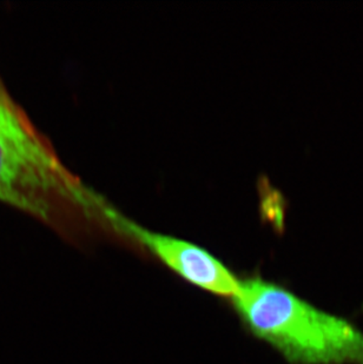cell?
Segmentation results:
<instances>
[{
    "mask_svg": "<svg viewBox=\"0 0 363 364\" xmlns=\"http://www.w3.org/2000/svg\"><path fill=\"white\" fill-rule=\"evenodd\" d=\"M233 306L248 329L294 364H363V331L280 285L240 281Z\"/></svg>",
    "mask_w": 363,
    "mask_h": 364,
    "instance_id": "cell-1",
    "label": "cell"
},
{
    "mask_svg": "<svg viewBox=\"0 0 363 364\" xmlns=\"http://www.w3.org/2000/svg\"><path fill=\"white\" fill-rule=\"evenodd\" d=\"M0 102L1 103L11 104V105H14V102L11 100V97L9 96V93L6 92V90L4 87L3 82L0 80Z\"/></svg>",
    "mask_w": 363,
    "mask_h": 364,
    "instance_id": "cell-4",
    "label": "cell"
},
{
    "mask_svg": "<svg viewBox=\"0 0 363 364\" xmlns=\"http://www.w3.org/2000/svg\"><path fill=\"white\" fill-rule=\"evenodd\" d=\"M77 189L21 109L0 102V202L51 220L59 200L80 198Z\"/></svg>",
    "mask_w": 363,
    "mask_h": 364,
    "instance_id": "cell-2",
    "label": "cell"
},
{
    "mask_svg": "<svg viewBox=\"0 0 363 364\" xmlns=\"http://www.w3.org/2000/svg\"><path fill=\"white\" fill-rule=\"evenodd\" d=\"M120 225L189 283L231 299L238 290L240 281L233 272L202 247L177 238L154 234L127 220H120Z\"/></svg>",
    "mask_w": 363,
    "mask_h": 364,
    "instance_id": "cell-3",
    "label": "cell"
}]
</instances>
